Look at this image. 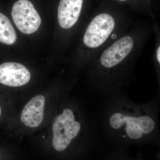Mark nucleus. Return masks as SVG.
<instances>
[{
    "label": "nucleus",
    "instance_id": "f257e3e1",
    "mask_svg": "<svg viewBox=\"0 0 160 160\" xmlns=\"http://www.w3.org/2000/svg\"><path fill=\"white\" fill-rule=\"evenodd\" d=\"M109 124L115 130L123 129L127 136L133 140L142 138L154 130L155 122L147 115H132L124 112H116L112 114Z\"/></svg>",
    "mask_w": 160,
    "mask_h": 160
},
{
    "label": "nucleus",
    "instance_id": "f03ea898",
    "mask_svg": "<svg viewBox=\"0 0 160 160\" xmlns=\"http://www.w3.org/2000/svg\"><path fill=\"white\" fill-rule=\"evenodd\" d=\"M81 124L76 120L73 111L67 109L56 118L52 125V146L58 152L68 149L81 130Z\"/></svg>",
    "mask_w": 160,
    "mask_h": 160
},
{
    "label": "nucleus",
    "instance_id": "7ed1b4c3",
    "mask_svg": "<svg viewBox=\"0 0 160 160\" xmlns=\"http://www.w3.org/2000/svg\"><path fill=\"white\" fill-rule=\"evenodd\" d=\"M12 17L20 31L31 34L37 31L42 20L33 4L28 0H19L12 6Z\"/></svg>",
    "mask_w": 160,
    "mask_h": 160
},
{
    "label": "nucleus",
    "instance_id": "20e7f679",
    "mask_svg": "<svg viewBox=\"0 0 160 160\" xmlns=\"http://www.w3.org/2000/svg\"><path fill=\"white\" fill-rule=\"evenodd\" d=\"M115 27L113 18L107 13H102L95 17L87 27L83 42L87 47L95 48L105 42Z\"/></svg>",
    "mask_w": 160,
    "mask_h": 160
},
{
    "label": "nucleus",
    "instance_id": "39448f33",
    "mask_svg": "<svg viewBox=\"0 0 160 160\" xmlns=\"http://www.w3.org/2000/svg\"><path fill=\"white\" fill-rule=\"evenodd\" d=\"M31 75L20 63L5 62L0 65V83L10 87H19L29 82Z\"/></svg>",
    "mask_w": 160,
    "mask_h": 160
},
{
    "label": "nucleus",
    "instance_id": "423d86ee",
    "mask_svg": "<svg viewBox=\"0 0 160 160\" xmlns=\"http://www.w3.org/2000/svg\"><path fill=\"white\" fill-rule=\"evenodd\" d=\"M133 46V40L130 37L120 39L103 52L100 58L101 63L106 68L116 66L129 55Z\"/></svg>",
    "mask_w": 160,
    "mask_h": 160
},
{
    "label": "nucleus",
    "instance_id": "0eeeda50",
    "mask_svg": "<svg viewBox=\"0 0 160 160\" xmlns=\"http://www.w3.org/2000/svg\"><path fill=\"white\" fill-rule=\"evenodd\" d=\"M83 0H61L58 8V19L60 26L68 29L78 20Z\"/></svg>",
    "mask_w": 160,
    "mask_h": 160
},
{
    "label": "nucleus",
    "instance_id": "6e6552de",
    "mask_svg": "<svg viewBox=\"0 0 160 160\" xmlns=\"http://www.w3.org/2000/svg\"><path fill=\"white\" fill-rule=\"evenodd\" d=\"M45 102V98L42 95L36 96L32 99L23 109L21 122L30 128L39 126L44 117Z\"/></svg>",
    "mask_w": 160,
    "mask_h": 160
},
{
    "label": "nucleus",
    "instance_id": "1a4fd4ad",
    "mask_svg": "<svg viewBox=\"0 0 160 160\" xmlns=\"http://www.w3.org/2000/svg\"><path fill=\"white\" fill-rule=\"evenodd\" d=\"M15 30L9 18L0 12V42L11 45L16 42Z\"/></svg>",
    "mask_w": 160,
    "mask_h": 160
},
{
    "label": "nucleus",
    "instance_id": "9d476101",
    "mask_svg": "<svg viewBox=\"0 0 160 160\" xmlns=\"http://www.w3.org/2000/svg\"><path fill=\"white\" fill-rule=\"evenodd\" d=\"M157 59L159 63L160 62V47H159L157 50Z\"/></svg>",
    "mask_w": 160,
    "mask_h": 160
},
{
    "label": "nucleus",
    "instance_id": "9b49d317",
    "mask_svg": "<svg viewBox=\"0 0 160 160\" xmlns=\"http://www.w3.org/2000/svg\"><path fill=\"white\" fill-rule=\"evenodd\" d=\"M111 38H112L113 39H116L117 38V35L114 33V34H112V35L111 36Z\"/></svg>",
    "mask_w": 160,
    "mask_h": 160
},
{
    "label": "nucleus",
    "instance_id": "f8f14e48",
    "mask_svg": "<svg viewBox=\"0 0 160 160\" xmlns=\"http://www.w3.org/2000/svg\"><path fill=\"white\" fill-rule=\"evenodd\" d=\"M1 113H2V109H1V107H0V116H1Z\"/></svg>",
    "mask_w": 160,
    "mask_h": 160
},
{
    "label": "nucleus",
    "instance_id": "ddd939ff",
    "mask_svg": "<svg viewBox=\"0 0 160 160\" xmlns=\"http://www.w3.org/2000/svg\"><path fill=\"white\" fill-rule=\"evenodd\" d=\"M118 1H122V2H124V1H126V0H118Z\"/></svg>",
    "mask_w": 160,
    "mask_h": 160
}]
</instances>
